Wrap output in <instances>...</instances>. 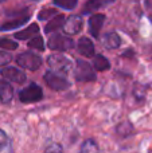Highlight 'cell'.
<instances>
[{"mask_svg": "<svg viewBox=\"0 0 152 153\" xmlns=\"http://www.w3.org/2000/svg\"><path fill=\"white\" fill-rule=\"evenodd\" d=\"M47 65L53 73H61V74H67L73 67L72 59L65 56L63 54H51V55H48Z\"/></svg>", "mask_w": 152, "mask_h": 153, "instance_id": "1", "label": "cell"}, {"mask_svg": "<svg viewBox=\"0 0 152 153\" xmlns=\"http://www.w3.org/2000/svg\"><path fill=\"white\" fill-rule=\"evenodd\" d=\"M74 78L77 82H94L97 79V75L94 73L93 67L88 62L82 61V59H77L75 61Z\"/></svg>", "mask_w": 152, "mask_h": 153, "instance_id": "2", "label": "cell"}, {"mask_svg": "<svg viewBox=\"0 0 152 153\" xmlns=\"http://www.w3.org/2000/svg\"><path fill=\"white\" fill-rule=\"evenodd\" d=\"M43 98V90L39 85L37 83H30L27 87L22 89L19 91V101L22 103H31V102H38Z\"/></svg>", "mask_w": 152, "mask_h": 153, "instance_id": "3", "label": "cell"}, {"mask_svg": "<svg viewBox=\"0 0 152 153\" xmlns=\"http://www.w3.org/2000/svg\"><path fill=\"white\" fill-rule=\"evenodd\" d=\"M16 63L22 67V69H27L35 71L42 66L43 61L39 55L31 53V51H26V53H22L20 55L16 56Z\"/></svg>", "mask_w": 152, "mask_h": 153, "instance_id": "4", "label": "cell"}, {"mask_svg": "<svg viewBox=\"0 0 152 153\" xmlns=\"http://www.w3.org/2000/svg\"><path fill=\"white\" fill-rule=\"evenodd\" d=\"M47 47L53 51H69L74 47V40L65 35H54L48 39Z\"/></svg>", "mask_w": 152, "mask_h": 153, "instance_id": "5", "label": "cell"}, {"mask_svg": "<svg viewBox=\"0 0 152 153\" xmlns=\"http://www.w3.org/2000/svg\"><path fill=\"white\" fill-rule=\"evenodd\" d=\"M43 79H45V82L47 83V86L50 87V89L55 90V91H62V90H66L70 87V83L66 78H63V76L58 75L57 73H53V71L45 73Z\"/></svg>", "mask_w": 152, "mask_h": 153, "instance_id": "6", "label": "cell"}, {"mask_svg": "<svg viewBox=\"0 0 152 153\" xmlns=\"http://www.w3.org/2000/svg\"><path fill=\"white\" fill-rule=\"evenodd\" d=\"M0 74H1L3 78H5L7 81L10 82H15V83H24L27 79L26 74H24L22 70L16 69V67H12V66H8V67H3L0 70Z\"/></svg>", "mask_w": 152, "mask_h": 153, "instance_id": "7", "label": "cell"}, {"mask_svg": "<svg viewBox=\"0 0 152 153\" xmlns=\"http://www.w3.org/2000/svg\"><path fill=\"white\" fill-rule=\"evenodd\" d=\"M82 28V18L78 15H72L66 19V23L63 26V31L69 35H75Z\"/></svg>", "mask_w": 152, "mask_h": 153, "instance_id": "8", "label": "cell"}, {"mask_svg": "<svg viewBox=\"0 0 152 153\" xmlns=\"http://www.w3.org/2000/svg\"><path fill=\"white\" fill-rule=\"evenodd\" d=\"M104 22H105L104 13H94V15L90 16V19H89V32L92 34V36L98 38Z\"/></svg>", "mask_w": 152, "mask_h": 153, "instance_id": "9", "label": "cell"}, {"mask_svg": "<svg viewBox=\"0 0 152 153\" xmlns=\"http://www.w3.org/2000/svg\"><path fill=\"white\" fill-rule=\"evenodd\" d=\"M77 50L81 55L86 56V58H89V56H96L93 42L86 36L80 38V40H78V43H77Z\"/></svg>", "mask_w": 152, "mask_h": 153, "instance_id": "10", "label": "cell"}, {"mask_svg": "<svg viewBox=\"0 0 152 153\" xmlns=\"http://www.w3.org/2000/svg\"><path fill=\"white\" fill-rule=\"evenodd\" d=\"M102 46L108 50H115L121 46V38L118 36V34H116L115 31L107 32L102 38Z\"/></svg>", "mask_w": 152, "mask_h": 153, "instance_id": "11", "label": "cell"}, {"mask_svg": "<svg viewBox=\"0 0 152 153\" xmlns=\"http://www.w3.org/2000/svg\"><path fill=\"white\" fill-rule=\"evenodd\" d=\"M38 32H39V26H38L37 23H32V24H30L27 28L15 32L13 38H15V39H20V40H30V39H32V36L37 35Z\"/></svg>", "mask_w": 152, "mask_h": 153, "instance_id": "12", "label": "cell"}, {"mask_svg": "<svg viewBox=\"0 0 152 153\" xmlns=\"http://www.w3.org/2000/svg\"><path fill=\"white\" fill-rule=\"evenodd\" d=\"M13 98V87L7 81H0V101L3 103H10Z\"/></svg>", "mask_w": 152, "mask_h": 153, "instance_id": "13", "label": "cell"}, {"mask_svg": "<svg viewBox=\"0 0 152 153\" xmlns=\"http://www.w3.org/2000/svg\"><path fill=\"white\" fill-rule=\"evenodd\" d=\"M28 19H30L28 15L19 16V18L13 19V20H10V22H7V23L1 24V26H0V31H11V30H16V28H19V27L24 26V24L28 22Z\"/></svg>", "mask_w": 152, "mask_h": 153, "instance_id": "14", "label": "cell"}, {"mask_svg": "<svg viewBox=\"0 0 152 153\" xmlns=\"http://www.w3.org/2000/svg\"><path fill=\"white\" fill-rule=\"evenodd\" d=\"M66 19L67 18L65 15H57L55 18H53L47 24H46L45 32L46 34H51L53 31H57V30H59L61 27L63 28L65 23H66Z\"/></svg>", "mask_w": 152, "mask_h": 153, "instance_id": "15", "label": "cell"}, {"mask_svg": "<svg viewBox=\"0 0 152 153\" xmlns=\"http://www.w3.org/2000/svg\"><path fill=\"white\" fill-rule=\"evenodd\" d=\"M93 67L97 70V71H105V70L110 69V63L104 55L97 54L93 59Z\"/></svg>", "mask_w": 152, "mask_h": 153, "instance_id": "16", "label": "cell"}, {"mask_svg": "<svg viewBox=\"0 0 152 153\" xmlns=\"http://www.w3.org/2000/svg\"><path fill=\"white\" fill-rule=\"evenodd\" d=\"M12 152V144L10 137L4 130L0 129V153H11Z\"/></svg>", "mask_w": 152, "mask_h": 153, "instance_id": "17", "label": "cell"}, {"mask_svg": "<svg viewBox=\"0 0 152 153\" xmlns=\"http://www.w3.org/2000/svg\"><path fill=\"white\" fill-rule=\"evenodd\" d=\"M80 153H100L98 144L93 138H89V140L83 141V144L81 145Z\"/></svg>", "mask_w": 152, "mask_h": 153, "instance_id": "18", "label": "cell"}, {"mask_svg": "<svg viewBox=\"0 0 152 153\" xmlns=\"http://www.w3.org/2000/svg\"><path fill=\"white\" fill-rule=\"evenodd\" d=\"M104 5V3L101 0H88L83 5V10H82V13H90V12H94L97 11L98 8H101Z\"/></svg>", "mask_w": 152, "mask_h": 153, "instance_id": "19", "label": "cell"}, {"mask_svg": "<svg viewBox=\"0 0 152 153\" xmlns=\"http://www.w3.org/2000/svg\"><path fill=\"white\" fill-rule=\"evenodd\" d=\"M78 0H54V4L57 7H61L63 10H74L77 7Z\"/></svg>", "mask_w": 152, "mask_h": 153, "instance_id": "20", "label": "cell"}, {"mask_svg": "<svg viewBox=\"0 0 152 153\" xmlns=\"http://www.w3.org/2000/svg\"><path fill=\"white\" fill-rule=\"evenodd\" d=\"M28 47L30 48H35V50H39V51H43L45 50V42H43V38L42 36H35L32 38V39L28 40Z\"/></svg>", "mask_w": 152, "mask_h": 153, "instance_id": "21", "label": "cell"}, {"mask_svg": "<svg viewBox=\"0 0 152 153\" xmlns=\"http://www.w3.org/2000/svg\"><path fill=\"white\" fill-rule=\"evenodd\" d=\"M18 47H19V45L15 40L7 39V38H0V48H3V50L12 51V50H16Z\"/></svg>", "mask_w": 152, "mask_h": 153, "instance_id": "22", "label": "cell"}, {"mask_svg": "<svg viewBox=\"0 0 152 153\" xmlns=\"http://www.w3.org/2000/svg\"><path fill=\"white\" fill-rule=\"evenodd\" d=\"M57 16V8H43L39 13H38V19L39 20H47V19H53Z\"/></svg>", "mask_w": 152, "mask_h": 153, "instance_id": "23", "label": "cell"}, {"mask_svg": "<svg viewBox=\"0 0 152 153\" xmlns=\"http://www.w3.org/2000/svg\"><path fill=\"white\" fill-rule=\"evenodd\" d=\"M133 130V126H132L131 122L125 121V122H121L120 125H117V133L120 136H123V137H127V136H129V133Z\"/></svg>", "mask_w": 152, "mask_h": 153, "instance_id": "24", "label": "cell"}, {"mask_svg": "<svg viewBox=\"0 0 152 153\" xmlns=\"http://www.w3.org/2000/svg\"><path fill=\"white\" fill-rule=\"evenodd\" d=\"M45 153H63V149H62V146L59 145V144L54 143V144H51V145H48L47 148H46Z\"/></svg>", "mask_w": 152, "mask_h": 153, "instance_id": "25", "label": "cell"}, {"mask_svg": "<svg viewBox=\"0 0 152 153\" xmlns=\"http://www.w3.org/2000/svg\"><path fill=\"white\" fill-rule=\"evenodd\" d=\"M11 59H12V56H11L10 53H7V51H0V66L7 65L8 62H11Z\"/></svg>", "mask_w": 152, "mask_h": 153, "instance_id": "26", "label": "cell"}, {"mask_svg": "<svg viewBox=\"0 0 152 153\" xmlns=\"http://www.w3.org/2000/svg\"><path fill=\"white\" fill-rule=\"evenodd\" d=\"M104 4H110V3H113V1H116V0H101Z\"/></svg>", "mask_w": 152, "mask_h": 153, "instance_id": "27", "label": "cell"}]
</instances>
